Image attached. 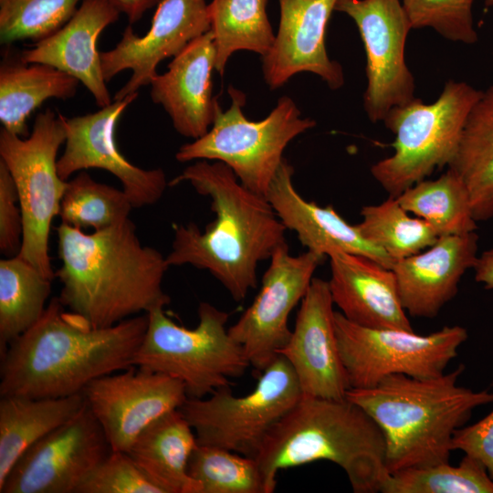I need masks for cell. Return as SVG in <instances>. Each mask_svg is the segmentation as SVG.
Returning a JSON list of instances; mask_svg holds the SVG:
<instances>
[{
  "label": "cell",
  "mask_w": 493,
  "mask_h": 493,
  "mask_svg": "<svg viewBox=\"0 0 493 493\" xmlns=\"http://www.w3.org/2000/svg\"><path fill=\"white\" fill-rule=\"evenodd\" d=\"M148 326L141 314L92 328L52 298L40 319L0 356V396L58 398L133 365Z\"/></svg>",
  "instance_id": "1"
},
{
  "label": "cell",
  "mask_w": 493,
  "mask_h": 493,
  "mask_svg": "<svg viewBox=\"0 0 493 493\" xmlns=\"http://www.w3.org/2000/svg\"><path fill=\"white\" fill-rule=\"evenodd\" d=\"M184 182L211 199L215 218L204 231L193 223L175 226L166 262L207 270L234 300L241 301L257 288L258 263L286 243L287 228L266 196L244 186L224 163L198 161L169 186Z\"/></svg>",
  "instance_id": "2"
},
{
  "label": "cell",
  "mask_w": 493,
  "mask_h": 493,
  "mask_svg": "<svg viewBox=\"0 0 493 493\" xmlns=\"http://www.w3.org/2000/svg\"><path fill=\"white\" fill-rule=\"evenodd\" d=\"M56 230L58 299L85 324L110 327L170 303L166 257L142 245L130 218L91 234L63 223Z\"/></svg>",
  "instance_id": "3"
},
{
  "label": "cell",
  "mask_w": 493,
  "mask_h": 493,
  "mask_svg": "<svg viewBox=\"0 0 493 493\" xmlns=\"http://www.w3.org/2000/svg\"><path fill=\"white\" fill-rule=\"evenodd\" d=\"M464 370L460 364L430 378L391 374L373 387L347 392L383 435L387 473L449 462L455 432L476 407L493 403V393L457 384Z\"/></svg>",
  "instance_id": "4"
},
{
  "label": "cell",
  "mask_w": 493,
  "mask_h": 493,
  "mask_svg": "<svg viewBox=\"0 0 493 493\" xmlns=\"http://www.w3.org/2000/svg\"><path fill=\"white\" fill-rule=\"evenodd\" d=\"M266 493L279 470L326 460L346 473L355 493H374L388 474L383 435L372 418L347 398L301 397L267 435L255 457Z\"/></svg>",
  "instance_id": "5"
},
{
  "label": "cell",
  "mask_w": 493,
  "mask_h": 493,
  "mask_svg": "<svg viewBox=\"0 0 493 493\" xmlns=\"http://www.w3.org/2000/svg\"><path fill=\"white\" fill-rule=\"evenodd\" d=\"M156 308L136 351L133 365L181 381L187 398H204L229 387L250 363L241 345L228 333L229 314L208 302L198 307L199 321L189 329L176 324Z\"/></svg>",
  "instance_id": "6"
},
{
  "label": "cell",
  "mask_w": 493,
  "mask_h": 493,
  "mask_svg": "<svg viewBox=\"0 0 493 493\" xmlns=\"http://www.w3.org/2000/svg\"><path fill=\"white\" fill-rule=\"evenodd\" d=\"M480 94L471 85L451 79L435 102L414 98L389 110L383 121L395 134L394 152L374 163L371 173L390 196H398L451 163Z\"/></svg>",
  "instance_id": "7"
},
{
  "label": "cell",
  "mask_w": 493,
  "mask_h": 493,
  "mask_svg": "<svg viewBox=\"0 0 493 493\" xmlns=\"http://www.w3.org/2000/svg\"><path fill=\"white\" fill-rule=\"evenodd\" d=\"M229 108L218 105L209 131L193 142L182 145L175 154L178 162L215 160L232 169L249 190L266 195L284 157L288 144L312 129L316 121L302 118L288 96L278 99L276 107L263 120L250 121L243 113L245 94L230 86Z\"/></svg>",
  "instance_id": "8"
},
{
  "label": "cell",
  "mask_w": 493,
  "mask_h": 493,
  "mask_svg": "<svg viewBox=\"0 0 493 493\" xmlns=\"http://www.w3.org/2000/svg\"><path fill=\"white\" fill-rule=\"evenodd\" d=\"M66 138L64 116L50 109L37 115L26 138L0 130V161L14 180L23 218L17 256L52 280L56 272L49 257L50 228L68 182L58 174L57 155Z\"/></svg>",
  "instance_id": "9"
},
{
  "label": "cell",
  "mask_w": 493,
  "mask_h": 493,
  "mask_svg": "<svg viewBox=\"0 0 493 493\" xmlns=\"http://www.w3.org/2000/svg\"><path fill=\"white\" fill-rule=\"evenodd\" d=\"M301 397L293 368L278 354L249 393L236 396L230 386L223 387L207 398H187L179 410L193 427L197 444L255 458L271 429Z\"/></svg>",
  "instance_id": "10"
},
{
  "label": "cell",
  "mask_w": 493,
  "mask_h": 493,
  "mask_svg": "<svg viewBox=\"0 0 493 493\" xmlns=\"http://www.w3.org/2000/svg\"><path fill=\"white\" fill-rule=\"evenodd\" d=\"M340 356L350 389L375 386L391 374L430 378L443 374L468 337L461 326H445L427 335L371 329L334 313Z\"/></svg>",
  "instance_id": "11"
},
{
  "label": "cell",
  "mask_w": 493,
  "mask_h": 493,
  "mask_svg": "<svg viewBox=\"0 0 493 493\" xmlns=\"http://www.w3.org/2000/svg\"><path fill=\"white\" fill-rule=\"evenodd\" d=\"M335 10L356 24L366 53L363 108L372 122L414 99V78L404 59L412 29L400 0H337Z\"/></svg>",
  "instance_id": "12"
},
{
  "label": "cell",
  "mask_w": 493,
  "mask_h": 493,
  "mask_svg": "<svg viewBox=\"0 0 493 493\" xmlns=\"http://www.w3.org/2000/svg\"><path fill=\"white\" fill-rule=\"evenodd\" d=\"M324 258L309 250L292 256L287 243L278 246L269 258L259 292L228 328L229 335L242 346L250 366L260 372L288 341V316L307 293L313 274Z\"/></svg>",
  "instance_id": "13"
},
{
  "label": "cell",
  "mask_w": 493,
  "mask_h": 493,
  "mask_svg": "<svg viewBox=\"0 0 493 493\" xmlns=\"http://www.w3.org/2000/svg\"><path fill=\"white\" fill-rule=\"evenodd\" d=\"M110 451L100 425L86 404L24 453L0 486V493H77Z\"/></svg>",
  "instance_id": "14"
},
{
  "label": "cell",
  "mask_w": 493,
  "mask_h": 493,
  "mask_svg": "<svg viewBox=\"0 0 493 493\" xmlns=\"http://www.w3.org/2000/svg\"><path fill=\"white\" fill-rule=\"evenodd\" d=\"M82 393L111 450L123 452L145 427L187 400L181 381L137 366L101 376Z\"/></svg>",
  "instance_id": "15"
},
{
  "label": "cell",
  "mask_w": 493,
  "mask_h": 493,
  "mask_svg": "<svg viewBox=\"0 0 493 493\" xmlns=\"http://www.w3.org/2000/svg\"><path fill=\"white\" fill-rule=\"evenodd\" d=\"M137 96L138 92L114 100L94 113L64 117L67 138L64 152L58 159V172L64 181L74 173L98 168L121 183L133 207L151 205L161 199L169 185L165 173L132 164L121 153L115 140L118 120Z\"/></svg>",
  "instance_id": "16"
},
{
  "label": "cell",
  "mask_w": 493,
  "mask_h": 493,
  "mask_svg": "<svg viewBox=\"0 0 493 493\" xmlns=\"http://www.w3.org/2000/svg\"><path fill=\"white\" fill-rule=\"evenodd\" d=\"M210 28L205 0H161L144 36H137L127 26L117 46L100 52L106 82L121 71L132 70L131 79L116 92L114 100H123L151 84L158 75L156 68L162 60L175 57Z\"/></svg>",
  "instance_id": "17"
},
{
  "label": "cell",
  "mask_w": 493,
  "mask_h": 493,
  "mask_svg": "<svg viewBox=\"0 0 493 493\" xmlns=\"http://www.w3.org/2000/svg\"><path fill=\"white\" fill-rule=\"evenodd\" d=\"M333 305L329 282L313 278L290 338L278 352L293 368L302 397L341 400L351 388L340 356Z\"/></svg>",
  "instance_id": "18"
},
{
  "label": "cell",
  "mask_w": 493,
  "mask_h": 493,
  "mask_svg": "<svg viewBox=\"0 0 493 493\" xmlns=\"http://www.w3.org/2000/svg\"><path fill=\"white\" fill-rule=\"evenodd\" d=\"M337 0H278L280 18L269 51L261 57L264 79L270 89L282 87L295 74L310 72L331 89L344 84L341 66L331 60L325 35Z\"/></svg>",
  "instance_id": "19"
},
{
  "label": "cell",
  "mask_w": 493,
  "mask_h": 493,
  "mask_svg": "<svg viewBox=\"0 0 493 493\" xmlns=\"http://www.w3.org/2000/svg\"><path fill=\"white\" fill-rule=\"evenodd\" d=\"M293 173L292 165L284 158L265 196L307 250L324 257L335 253L359 255L392 269L393 259L367 240L357 225L346 222L331 205L322 207L305 200L294 187Z\"/></svg>",
  "instance_id": "20"
},
{
  "label": "cell",
  "mask_w": 493,
  "mask_h": 493,
  "mask_svg": "<svg viewBox=\"0 0 493 493\" xmlns=\"http://www.w3.org/2000/svg\"><path fill=\"white\" fill-rule=\"evenodd\" d=\"M215 52L211 30L188 44L151 82V98L170 116L175 131L198 139L212 126L217 100L213 97Z\"/></svg>",
  "instance_id": "21"
},
{
  "label": "cell",
  "mask_w": 493,
  "mask_h": 493,
  "mask_svg": "<svg viewBox=\"0 0 493 493\" xmlns=\"http://www.w3.org/2000/svg\"><path fill=\"white\" fill-rule=\"evenodd\" d=\"M477 240L475 232L439 236L426 251L394 262L401 301L411 316L435 317L455 297L462 276L475 266Z\"/></svg>",
  "instance_id": "22"
},
{
  "label": "cell",
  "mask_w": 493,
  "mask_h": 493,
  "mask_svg": "<svg viewBox=\"0 0 493 493\" xmlns=\"http://www.w3.org/2000/svg\"><path fill=\"white\" fill-rule=\"evenodd\" d=\"M107 0H82L74 16L59 30L36 42L19 55L23 61L55 67L81 82L97 105L112 103L104 79L97 42L102 30L119 18Z\"/></svg>",
  "instance_id": "23"
},
{
  "label": "cell",
  "mask_w": 493,
  "mask_h": 493,
  "mask_svg": "<svg viewBox=\"0 0 493 493\" xmlns=\"http://www.w3.org/2000/svg\"><path fill=\"white\" fill-rule=\"evenodd\" d=\"M329 257L332 301L347 320L371 329L414 331L392 269L359 255L335 253Z\"/></svg>",
  "instance_id": "24"
},
{
  "label": "cell",
  "mask_w": 493,
  "mask_h": 493,
  "mask_svg": "<svg viewBox=\"0 0 493 493\" xmlns=\"http://www.w3.org/2000/svg\"><path fill=\"white\" fill-rule=\"evenodd\" d=\"M196 445L193 427L178 409L145 427L127 453L163 493H201L187 471Z\"/></svg>",
  "instance_id": "25"
},
{
  "label": "cell",
  "mask_w": 493,
  "mask_h": 493,
  "mask_svg": "<svg viewBox=\"0 0 493 493\" xmlns=\"http://www.w3.org/2000/svg\"><path fill=\"white\" fill-rule=\"evenodd\" d=\"M86 404L82 393L58 398L1 396L0 486L26 450Z\"/></svg>",
  "instance_id": "26"
},
{
  "label": "cell",
  "mask_w": 493,
  "mask_h": 493,
  "mask_svg": "<svg viewBox=\"0 0 493 493\" xmlns=\"http://www.w3.org/2000/svg\"><path fill=\"white\" fill-rule=\"evenodd\" d=\"M79 81L50 65L28 63L5 57L0 66V121L6 131L19 137L29 136L27 119L51 98H73Z\"/></svg>",
  "instance_id": "27"
},
{
  "label": "cell",
  "mask_w": 493,
  "mask_h": 493,
  "mask_svg": "<svg viewBox=\"0 0 493 493\" xmlns=\"http://www.w3.org/2000/svg\"><path fill=\"white\" fill-rule=\"evenodd\" d=\"M448 168L464 181L476 221L493 217V84L481 91Z\"/></svg>",
  "instance_id": "28"
},
{
  "label": "cell",
  "mask_w": 493,
  "mask_h": 493,
  "mask_svg": "<svg viewBox=\"0 0 493 493\" xmlns=\"http://www.w3.org/2000/svg\"><path fill=\"white\" fill-rule=\"evenodd\" d=\"M52 279L19 256L0 260V356L42 316Z\"/></svg>",
  "instance_id": "29"
},
{
  "label": "cell",
  "mask_w": 493,
  "mask_h": 493,
  "mask_svg": "<svg viewBox=\"0 0 493 493\" xmlns=\"http://www.w3.org/2000/svg\"><path fill=\"white\" fill-rule=\"evenodd\" d=\"M268 0H212L208 16L215 52V68L222 76L237 50L266 55L276 35L267 15Z\"/></svg>",
  "instance_id": "30"
},
{
  "label": "cell",
  "mask_w": 493,
  "mask_h": 493,
  "mask_svg": "<svg viewBox=\"0 0 493 493\" xmlns=\"http://www.w3.org/2000/svg\"><path fill=\"white\" fill-rule=\"evenodd\" d=\"M408 212L427 222L438 236L475 232L468 190L461 177L449 169L435 180H422L398 196Z\"/></svg>",
  "instance_id": "31"
},
{
  "label": "cell",
  "mask_w": 493,
  "mask_h": 493,
  "mask_svg": "<svg viewBox=\"0 0 493 493\" xmlns=\"http://www.w3.org/2000/svg\"><path fill=\"white\" fill-rule=\"evenodd\" d=\"M361 215L362 220L357 226L362 235L394 262L430 247L439 237L427 222L412 217L393 196L379 205L363 206Z\"/></svg>",
  "instance_id": "32"
},
{
  "label": "cell",
  "mask_w": 493,
  "mask_h": 493,
  "mask_svg": "<svg viewBox=\"0 0 493 493\" xmlns=\"http://www.w3.org/2000/svg\"><path fill=\"white\" fill-rule=\"evenodd\" d=\"M132 208L123 190L96 182L80 171L67 182L58 216L63 224L96 231L128 219Z\"/></svg>",
  "instance_id": "33"
},
{
  "label": "cell",
  "mask_w": 493,
  "mask_h": 493,
  "mask_svg": "<svg viewBox=\"0 0 493 493\" xmlns=\"http://www.w3.org/2000/svg\"><path fill=\"white\" fill-rule=\"evenodd\" d=\"M383 493H493V480L485 467L465 455L457 466L449 462L388 473Z\"/></svg>",
  "instance_id": "34"
},
{
  "label": "cell",
  "mask_w": 493,
  "mask_h": 493,
  "mask_svg": "<svg viewBox=\"0 0 493 493\" xmlns=\"http://www.w3.org/2000/svg\"><path fill=\"white\" fill-rule=\"evenodd\" d=\"M187 471L201 493H266L256 458L222 447L197 444Z\"/></svg>",
  "instance_id": "35"
},
{
  "label": "cell",
  "mask_w": 493,
  "mask_h": 493,
  "mask_svg": "<svg viewBox=\"0 0 493 493\" xmlns=\"http://www.w3.org/2000/svg\"><path fill=\"white\" fill-rule=\"evenodd\" d=\"M82 0H0V41L36 42L59 30L74 16Z\"/></svg>",
  "instance_id": "36"
},
{
  "label": "cell",
  "mask_w": 493,
  "mask_h": 493,
  "mask_svg": "<svg viewBox=\"0 0 493 493\" xmlns=\"http://www.w3.org/2000/svg\"><path fill=\"white\" fill-rule=\"evenodd\" d=\"M476 0H402L412 28L431 27L443 37L474 44L472 7Z\"/></svg>",
  "instance_id": "37"
},
{
  "label": "cell",
  "mask_w": 493,
  "mask_h": 493,
  "mask_svg": "<svg viewBox=\"0 0 493 493\" xmlns=\"http://www.w3.org/2000/svg\"><path fill=\"white\" fill-rule=\"evenodd\" d=\"M77 493H163L123 451L110 453L87 476Z\"/></svg>",
  "instance_id": "38"
},
{
  "label": "cell",
  "mask_w": 493,
  "mask_h": 493,
  "mask_svg": "<svg viewBox=\"0 0 493 493\" xmlns=\"http://www.w3.org/2000/svg\"><path fill=\"white\" fill-rule=\"evenodd\" d=\"M23 238V218L14 180L0 161V251L7 257L16 256Z\"/></svg>",
  "instance_id": "39"
},
{
  "label": "cell",
  "mask_w": 493,
  "mask_h": 493,
  "mask_svg": "<svg viewBox=\"0 0 493 493\" xmlns=\"http://www.w3.org/2000/svg\"><path fill=\"white\" fill-rule=\"evenodd\" d=\"M452 449L480 462L493 480V411L476 424L458 428L453 435Z\"/></svg>",
  "instance_id": "40"
},
{
  "label": "cell",
  "mask_w": 493,
  "mask_h": 493,
  "mask_svg": "<svg viewBox=\"0 0 493 493\" xmlns=\"http://www.w3.org/2000/svg\"><path fill=\"white\" fill-rule=\"evenodd\" d=\"M120 13H123L129 22L135 23L150 8L158 5L161 0H107Z\"/></svg>",
  "instance_id": "41"
},
{
  "label": "cell",
  "mask_w": 493,
  "mask_h": 493,
  "mask_svg": "<svg viewBox=\"0 0 493 493\" xmlns=\"http://www.w3.org/2000/svg\"><path fill=\"white\" fill-rule=\"evenodd\" d=\"M473 268L476 281L487 289H493V248L477 257Z\"/></svg>",
  "instance_id": "42"
},
{
  "label": "cell",
  "mask_w": 493,
  "mask_h": 493,
  "mask_svg": "<svg viewBox=\"0 0 493 493\" xmlns=\"http://www.w3.org/2000/svg\"><path fill=\"white\" fill-rule=\"evenodd\" d=\"M485 5L487 7L493 6V0H485Z\"/></svg>",
  "instance_id": "43"
}]
</instances>
